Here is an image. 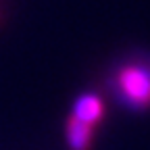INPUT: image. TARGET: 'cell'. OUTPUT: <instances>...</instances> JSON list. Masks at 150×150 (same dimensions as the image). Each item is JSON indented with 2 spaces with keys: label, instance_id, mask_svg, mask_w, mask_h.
Listing matches in <instances>:
<instances>
[{
  "label": "cell",
  "instance_id": "3",
  "mask_svg": "<svg viewBox=\"0 0 150 150\" xmlns=\"http://www.w3.org/2000/svg\"><path fill=\"white\" fill-rule=\"evenodd\" d=\"M92 138H94V127L88 123H81L75 117L67 119L65 125V140L69 150H90L92 146Z\"/></svg>",
  "mask_w": 150,
  "mask_h": 150
},
{
  "label": "cell",
  "instance_id": "2",
  "mask_svg": "<svg viewBox=\"0 0 150 150\" xmlns=\"http://www.w3.org/2000/svg\"><path fill=\"white\" fill-rule=\"evenodd\" d=\"M102 115H104V102L98 94H92V92L77 96L71 108V117H75L81 123H88L92 127L102 121Z\"/></svg>",
  "mask_w": 150,
  "mask_h": 150
},
{
  "label": "cell",
  "instance_id": "1",
  "mask_svg": "<svg viewBox=\"0 0 150 150\" xmlns=\"http://www.w3.org/2000/svg\"><path fill=\"white\" fill-rule=\"evenodd\" d=\"M119 92L123 100L134 106L144 108L150 104V69L142 65H127L117 75Z\"/></svg>",
  "mask_w": 150,
  "mask_h": 150
}]
</instances>
